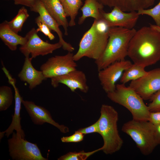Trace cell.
<instances>
[{"mask_svg": "<svg viewBox=\"0 0 160 160\" xmlns=\"http://www.w3.org/2000/svg\"><path fill=\"white\" fill-rule=\"evenodd\" d=\"M132 64L130 60H124L114 62L98 71V78L106 93L115 90L116 82L120 79L124 71Z\"/></svg>", "mask_w": 160, "mask_h": 160, "instance_id": "11", "label": "cell"}, {"mask_svg": "<svg viewBox=\"0 0 160 160\" xmlns=\"http://www.w3.org/2000/svg\"><path fill=\"white\" fill-rule=\"evenodd\" d=\"M144 100H150L160 90V68L148 71L145 75L131 81L129 86Z\"/></svg>", "mask_w": 160, "mask_h": 160, "instance_id": "10", "label": "cell"}, {"mask_svg": "<svg viewBox=\"0 0 160 160\" xmlns=\"http://www.w3.org/2000/svg\"><path fill=\"white\" fill-rule=\"evenodd\" d=\"M150 26L160 32V26H158L156 25L151 24Z\"/></svg>", "mask_w": 160, "mask_h": 160, "instance_id": "35", "label": "cell"}, {"mask_svg": "<svg viewBox=\"0 0 160 160\" xmlns=\"http://www.w3.org/2000/svg\"><path fill=\"white\" fill-rule=\"evenodd\" d=\"M30 9L31 11L38 13L41 19L50 30L57 33L59 37V41L62 44L64 50L71 52L74 50V48L71 44L64 40L58 23L48 12L41 0L38 1Z\"/></svg>", "mask_w": 160, "mask_h": 160, "instance_id": "15", "label": "cell"}, {"mask_svg": "<svg viewBox=\"0 0 160 160\" xmlns=\"http://www.w3.org/2000/svg\"><path fill=\"white\" fill-rule=\"evenodd\" d=\"M59 0L62 3L65 0Z\"/></svg>", "mask_w": 160, "mask_h": 160, "instance_id": "36", "label": "cell"}, {"mask_svg": "<svg viewBox=\"0 0 160 160\" xmlns=\"http://www.w3.org/2000/svg\"><path fill=\"white\" fill-rule=\"evenodd\" d=\"M50 14L57 22L59 26L63 28L64 35H68L69 23L62 3L59 0H41Z\"/></svg>", "mask_w": 160, "mask_h": 160, "instance_id": "19", "label": "cell"}, {"mask_svg": "<svg viewBox=\"0 0 160 160\" xmlns=\"http://www.w3.org/2000/svg\"></svg>", "mask_w": 160, "mask_h": 160, "instance_id": "37", "label": "cell"}, {"mask_svg": "<svg viewBox=\"0 0 160 160\" xmlns=\"http://www.w3.org/2000/svg\"><path fill=\"white\" fill-rule=\"evenodd\" d=\"M84 137V134L77 130L70 136L62 137L61 140L63 143H78L83 140Z\"/></svg>", "mask_w": 160, "mask_h": 160, "instance_id": "30", "label": "cell"}, {"mask_svg": "<svg viewBox=\"0 0 160 160\" xmlns=\"http://www.w3.org/2000/svg\"><path fill=\"white\" fill-rule=\"evenodd\" d=\"M109 28L103 20H94L79 42L78 50L73 55L74 60L77 61L84 57L95 60L99 59L108 42Z\"/></svg>", "mask_w": 160, "mask_h": 160, "instance_id": "3", "label": "cell"}, {"mask_svg": "<svg viewBox=\"0 0 160 160\" xmlns=\"http://www.w3.org/2000/svg\"><path fill=\"white\" fill-rule=\"evenodd\" d=\"M15 5H21L23 6L32 7L39 0H13Z\"/></svg>", "mask_w": 160, "mask_h": 160, "instance_id": "33", "label": "cell"}, {"mask_svg": "<svg viewBox=\"0 0 160 160\" xmlns=\"http://www.w3.org/2000/svg\"><path fill=\"white\" fill-rule=\"evenodd\" d=\"M148 121L153 125L160 124V111L150 112Z\"/></svg>", "mask_w": 160, "mask_h": 160, "instance_id": "32", "label": "cell"}, {"mask_svg": "<svg viewBox=\"0 0 160 160\" xmlns=\"http://www.w3.org/2000/svg\"><path fill=\"white\" fill-rule=\"evenodd\" d=\"M137 12L139 15H146L150 16L154 20L156 25L160 26V0L156 5L152 8H141Z\"/></svg>", "mask_w": 160, "mask_h": 160, "instance_id": "26", "label": "cell"}, {"mask_svg": "<svg viewBox=\"0 0 160 160\" xmlns=\"http://www.w3.org/2000/svg\"><path fill=\"white\" fill-rule=\"evenodd\" d=\"M83 134L97 133L99 134L98 122L97 120L92 125L88 127L79 129L78 130Z\"/></svg>", "mask_w": 160, "mask_h": 160, "instance_id": "31", "label": "cell"}, {"mask_svg": "<svg viewBox=\"0 0 160 160\" xmlns=\"http://www.w3.org/2000/svg\"><path fill=\"white\" fill-rule=\"evenodd\" d=\"M22 103L34 124L42 125L47 123L57 127L62 133H65L69 132L68 127L55 122L53 119L50 112L44 107L37 105L30 101L23 100Z\"/></svg>", "mask_w": 160, "mask_h": 160, "instance_id": "13", "label": "cell"}, {"mask_svg": "<svg viewBox=\"0 0 160 160\" xmlns=\"http://www.w3.org/2000/svg\"><path fill=\"white\" fill-rule=\"evenodd\" d=\"M8 21L5 20L0 24V38L4 44L11 51H15L18 45L26 43V37L19 35L9 27Z\"/></svg>", "mask_w": 160, "mask_h": 160, "instance_id": "18", "label": "cell"}, {"mask_svg": "<svg viewBox=\"0 0 160 160\" xmlns=\"http://www.w3.org/2000/svg\"><path fill=\"white\" fill-rule=\"evenodd\" d=\"M74 54L68 52L63 55H55L49 58L40 67L46 79L63 75L76 70L77 65Z\"/></svg>", "mask_w": 160, "mask_h": 160, "instance_id": "9", "label": "cell"}, {"mask_svg": "<svg viewBox=\"0 0 160 160\" xmlns=\"http://www.w3.org/2000/svg\"><path fill=\"white\" fill-rule=\"evenodd\" d=\"M102 5L97 0H86L84 4L81 8L82 15L79 18L78 23L82 24L85 20L91 17L97 20H100V10L102 9Z\"/></svg>", "mask_w": 160, "mask_h": 160, "instance_id": "20", "label": "cell"}, {"mask_svg": "<svg viewBox=\"0 0 160 160\" xmlns=\"http://www.w3.org/2000/svg\"><path fill=\"white\" fill-rule=\"evenodd\" d=\"M98 119L99 134L102 137L103 144L101 150L106 154H111L121 148L123 141L118 129L119 114L112 106L103 104Z\"/></svg>", "mask_w": 160, "mask_h": 160, "instance_id": "4", "label": "cell"}, {"mask_svg": "<svg viewBox=\"0 0 160 160\" xmlns=\"http://www.w3.org/2000/svg\"><path fill=\"white\" fill-rule=\"evenodd\" d=\"M121 130L131 138L144 155L151 154L158 145L154 125L148 121L132 119L123 124Z\"/></svg>", "mask_w": 160, "mask_h": 160, "instance_id": "6", "label": "cell"}, {"mask_svg": "<svg viewBox=\"0 0 160 160\" xmlns=\"http://www.w3.org/2000/svg\"><path fill=\"white\" fill-rule=\"evenodd\" d=\"M35 21L38 27L36 29L38 32L39 31L42 32L50 40H53L55 39V36L51 32V30L43 21L39 16L36 18Z\"/></svg>", "mask_w": 160, "mask_h": 160, "instance_id": "28", "label": "cell"}, {"mask_svg": "<svg viewBox=\"0 0 160 160\" xmlns=\"http://www.w3.org/2000/svg\"><path fill=\"white\" fill-rule=\"evenodd\" d=\"M150 100L151 102L148 105L150 112L160 111V90L155 93Z\"/></svg>", "mask_w": 160, "mask_h": 160, "instance_id": "29", "label": "cell"}, {"mask_svg": "<svg viewBox=\"0 0 160 160\" xmlns=\"http://www.w3.org/2000/svg\"><path fill=\"white\" fill-rule=\"evenodd\" d=\"M51 81V85L54 88L57 87L61 83L67 86L72 92L78 89L82 92L86 93L89 89L85 73L76 69L63 75L52 77Z\"/></svg>", "mask_w": 160, "mask_h": 160, "instance_id": "14", "label": "cell"}, {"mask_svg": "<svg viewBox=\"0 0 160 160\" xmlns=\"http://www.w3.org/2000/svg\"><path fill=\"white\" fill-rule=\"evenodd\" d=\"M107 96L113 102L121 105L131 113L132 119L148 121L150 111L143 99L131 87L124 84H118L115 90Z\"/></svg>", "mask_w": 160, "mask_h": 160, "instance_id": "5", "label": "cell"}, {"mask_svg": "<svg viewBox=\"0 0 160 160\" xmlns=\"http://www.w3.org/2000/svg\"><path fill=\"white\" fill-rule=\"evenodd\" d=\"M9 155L16 160H47L42 155L36 143L26 140L16 132L8 140Z\"/></svg>", "mask_w": 160, "mask_h": 160, "instance_id": "7", "label": "cell"}, {"mask_svg": "<svg viewBox=\"0 0 160 160\" xmlns=\"http://www.w3.org/2000/svg\"><path fill=\"white\" fill-rule=\"evenodd\" d=\"M35 28H32L25 36L27 41L25 44L20 46L19 49L25 57L31 55V57L35 58L37 57L44 56L52 54L55 50L62 47L59 41L51 44L47 41L42 40L38 36Z\"/></svg>", "mask_w": 160, "mask_h": 160, "instance_id": "8", "label": "cell"}, {"mask_svg": "<svg viewBox=\"0 0 160 160\" xmlns=\"http://www.w3.org/2000/svg\"><path fill=\"white\" fill-rule=\"evenodd\" d=\"M101 151L100 148L94 151L85 152L84 151L79 152H69L61 156L58 160H85L89 157L98 151Z\"/></svg>", "mask_w": 160, "mask_h": 160, "instance_id": "25", "label": "cell"}, {"mask_svg": "<svg viewBox=\"0 0 160 160\" xmlns=\"http://www.w3.org/2000/svg\"><path fill=\"white\" fill-rule=\"evenodd\" d=\"M67 17H69V26L76 25V19L81 4V0H65L62 3Z\"/></svg>", "mask_w": 160, "mask_h": 160, "instance_id": "22", "label": "cell"}, {"mask_svg": "<svg viewBox=\"0 0 160 160\" xmlns=\"http://www.w3.org/2000/svg\"><path fill=\"white\" fill-rule=\"evenodd\" d=\"M29 16L28 10L24 6L19 10L16 16L8 23L10 28L14 32L18 33L20 32L24 23Z\"/></svg>", "mask_w": 160, "mask_h": 160, "instance_id": "23", "label": "cell"}, {"mask_svg": "<svg viewBox=\"0 0 160 160\" xmlns=\"http://www.w3.org/2000/svg\"><path fill=\"white\" fill-rule=\"evenodd\" d=\"M25 57L22 69L18 76L21 81L26 82L29 89L31 90L47 79L41 71L36 70L34 68L31 63L32 58L29 56Z\"/></svg>", "mask_w": 160, "mask_h": 160, "instance_id": "17", "label": "cell"}, {"mask_svg": "<svg viewBox=\"0 0 160 160\" xmlns=\"http://www.w3.org/2000/svg\"><path fill=\"white\" fill-rule=\"evenodd\" d=\"M9 82L13 86L15 91L14 113L13 115H12V120L9 126L5 131L0 132V140L4 135L8 137L13 133L14 130H15L16 132L20 135L22 138H25V133L22 128L20 123L21 118L20 116V112L21 104L23 100V98L20 95L19 90L15 85L16 79L12 78L9 80Z\"/></svg>", "mask_w": 160, "mask_h": 160, "instance_id": "16", "label": "cell"}, {"mask_svg": "<svg viewBox=\"0 0 160 160\" xmlns=\"http://www.w3.org/2000/svg\"><path fill=\"white\" fill-rule=\"evenodd\" d=\"M101 19L109 27H120L127 29L134 28L139 15L136 11L127 12L117 7H114L111 12H106L100 10Z\"/></svg>", "mask_w": 160, "mask_h": 160, "instance_id": "12", "label": "cell"}, {"mask_svg": "<svg viewBox=\"0 0 160 160\" xmlns=\"http://www.w3.org/2000/svg\"><path fill=\"white\" fill-rule=\"evenodd\" d=\"M13 99L11 87L7 86L0 87V111H5L12 105Z\"/></svg>", "mask_w": 160, "mask_h": 160, "instance_id": "24", "label": "cell"}, {"mask_svg": "<svg viewBox=\"0 0 160 160\" xmlns=\"http://www.w3.org/2000/svg\"><path fill=\"white\" fill-rule=\"evenodd\" d=\"M136 31L134 28H109L105 49L100 57L95 60L98 71L114 62L125 60L130 41Z\"/></svg>", "mask_w": 160, "mask_h": 160, "instance_id": "2", "label": "cell"}, {"mask_svg": "<svg viewBox=\"0 0 160 160\" xmlns=\"http://www.w3.org/2000/svg\"><path fill=\"white\" fill-rule=\"evenodd\" d=\"M148 2L152 0H143ZM115 2L121 9L129 10L137 7L140 4V0H115Z\"/></svg>", "mask_w": 160, "mask_h": 160, "instance_id": "27", "label": "cell"}, {"mask_svg": "<svg viewBox=\"0 0 160 160\" xmlns=\"http://www.w3.org/2000/svg\"><path fill=\"white\" fill-rule=\"evenodd\" d=\"M154 135L157 144L160 145V124L154 125Z\"/></svg>", "mask_w": 160, "mask_h": 160, "instance_id": "34", "label": "cell"}, {"mask_svg": "<svg viewBox=\"0 0 160 160\" xmlns=\"http://www.w3.org/2000/svg\"><path fill=\"white\" fill-rule=\"evenodd\" d=\"M127 56L133 63L145 67L160 60V32L143 26L136 32L129 46Z\"/></svg>", "mask_w": 160, "mask_h": 160, "instance_id": "1", "label": "cell"}, {"mask_svg": "<svg viewBox=\"0 0 160 160\" xmlns=\"http://www.w3.org/2000/svg\"><path fill=\"white\" fill-rule=\"evenodd\" d=\"M145 67L140 65L133 63L123 72L120 81L125 84L129 81L138 79L145 75L148 71L145 69Z\"/></svg>", "mask_w": 160, "mask_h": 160, "instance_id": "21", "label": "cell"}]
</instances>
